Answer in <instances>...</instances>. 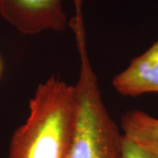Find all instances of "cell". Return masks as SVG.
Segmentation results:
<instances>
[{
    "mask_svg": "<svg viewBox=\"0 0 158 158\" xmlns=\"http://www.w3.org/2000/svg\"><path fill=\"white\" fill-rule=\"evenodd\" d=\"M75 117L74 85L52 76L30 99L28 117L11 136L7 158H67Z\"/></svg>",
    "mask_w": 158,
    "mask_h": 158,
    "instance_id": "6da1fadb",
    "label": "cell"
},
{
    "mask_svg": "<svg viewBox=\"0 0 158 158\" xmlns=\"http://www.w3.org/2000/svg\"><path fill=\"white\" fill-rule=\"evenodd\" d=\"M71 29L75 34L80 68L77 82L74 85L76 117L67 158H123V135L103 101L88 54L85 25L77 23Z\"/></svg>",
    "mask_w": 158,
    "mask_h": 158,
    "instance_id": "7a4b0ae2",
    "label": "cell"
},
{
    "mask_svg": "<svg viewBox=\"0 0 158 158\" xmlns=\"http://www.w3.org/2000/svg\"><path fill=\"white\" fill-rule=\"evenodd\" d=\"M64 0H0V16L18 32L34 35L63 32L69 26Z\"/></svg>",
    "mask_w": 158,
    "mask_h": 158,
    "instance_id": "3957f363",
    "label": "cell"
},
{
    "mask_svg": "<svg viewBox=\"0 0 158 158\" xmlns=\"http://www.w3.org/2000/svg\"><path fill=\"white\" fill-rule=\"evenodd\" d=\"M113 86L123 96L158 93V40L114 77Z\"/></svg>",
    "mask_w": 158,
    "mask_h": 158,
    "instance_id": "277c9868",
    "label": "cell"
},
{
    "mask_svg": "<svg viewBox=\"0 0 158 158\" xmlns=\"http://www.w3.org/2000/svg\"><path fill=\"white\" fill-rule=\"evenodd\" d=\"M123 135L158 158V118L140 110L127 111L121 117Z\"/></svg>",
    "mask_w": 158,
    "mask_h": 158,
    "instance_id": "5b68a950",
    "label": "cell"
},
{
    "mask_svg": "<svg viewBox=\"0 0 158 158\" xmlns=\"http://www.w3.org/2000/svg\"><path fill=\"white\" fill-rule=\"evenodd\" d=\"M123 135V134H122ZM123 158H157L152 153L141 147L135 141L123 135L122 141Z\"/></svg>",
    "mask_w": 158,
    "mask_h": 158,
    "instance_id": "8992f818",
    "label": "cell"
},
{
    "mask_svg": "<svg viewBox=\"0 0 158 158\" xmlns=\"http://www.w3.org/2000/svg\"><path fill=\"white\" fill-rule=\"evenodd\" d=\"M2 70H3V67H2V62H1V60H0V76L2 74Z\"/></svg>",
    "mask_w": 158,
    "mask_h": 158,
    "instance_id": "52a82bcc",
    "label": "cell"
}]
</instances>
